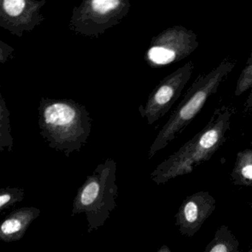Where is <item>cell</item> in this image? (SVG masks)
Wrapping results in <instances>:
<instances>
[{
	"label": "cell",
	"instance_id": "obj_1",
	"mask_svg": "<svg viewBox=\"0 0 252 252\" xmlns=\"http://www.w3.org/2000/svg\"><path fill=\"white\" fill-rule=\"evenodd\" d=\"M41 134L50 147L67 157L79 151L91 131L89 114L73 101H42L39 107Z\"/></svg>",
	"mask_w": 252,
	"mask_h": 252
},
{
	"label": "cell",
	"instance_id": "obj_2",
	"mask_svg": "<svg viewBox=\"0 0 252 252\" xmlns=\"http://www.w3.org/2000/svg\"><path fill=\"white\" fill-rule=\"evenodd\" d=\"M235 65V62L225 59L209 73H201L196 78L168 122L158 134L150 147L149 158L172 142L190 125L208 99L216 94L220 85L227 79Z\"/></svg>",
	"mask_w": 252,
	"mask_h": 252
},
{
	"label": "cell",
	"instance_id": "obj_3",
	"mask_svg": "<svg viewBox=\"0 0 252 252\" xmlns=\"http://www.w3.org/2000/svg\"><path fill=\"white\" fill-rule=\"evenodd\" d=\"M234 112L235 108L230 105L217 108L206 126L153 172V180L163 182L175 172L209 159L226 141Z\"/></svg>",
	"mask_w": 252,
	"mask_h": 252
},
{
	"label": "cell",
	"instance_id": "obj_4",
	"mask_svg": "<svg viewBox=\"0 0 252 252\" xmlns=\"http://www.w3.org/2000/svg\"><path fill=\"white\" fill-rule=\"evenodd\" d=\"M116 169L113 159L100 163L87 177L73 200L71 216L85 214L89 234L101 228L117 206L119 187L116 183Z\"/></svg>",
	"mask_w": 252,
	"mask_h": 252
},
{
	"label": "cell",
	"instance_id": "obj_5",
	"mask_svg": "<svg viewBox=\"0 0 252 252\" xmlns=\"http://www.w3.org/2000/svg\"><path fill=\"white\" fill-rule=\"evenodd\" d=\"M129 2L121 0L85 1L73 11L70 26L75 32L98 36L118 24L129 11Z\"/></svg>",
	"mask_w": 252,
	"mask_h": 252
},
{
	"label": "cell",
	"instance_id": "obj_6",
	"mask_svg": "<svg viewBox=\"0 0 252 252\" xmlns=\"http://www.w3.org/2000/svg\"><path fill=\"white\" fill-rule=\"evenodd\" d=\"M198 46L197 35L192 30L173 26L153 38L147 60L155 67H164L187 58Z\"/></svg>",
	"mask_w": 252,
	"mask_h": 252
},
{
	"label": "cell",
	"instance_id": "obj_7",
	"mask_svg": "<svg viewBox=\"0 0 252 252\" xmlns=\"http://www.w3.org/2000/svg\"><path fill=\"white\" fill-rule=\"evenodd\" d=\"M194 64L189 61L164 78L155 88L145 107L141 106L140 113L153 125L164 116L178 101L186 85L191 79Z\"/></svg>",
	"mask_w": 252,
	"mask_h": 252
},
{
	"label": "cell",
	"instance_id": "obj_8",
	"mask_svg": "<svg viewBox=\"0 0 252 252\" xmlns=\"http://www.w3.org/2000/svg\"><path fill=\"white\" fill-rule=\"evenodd\" d=\"M45 1L3 0L1 2L0 25L14 34L23 36L24 31H32L43 20L39 10Z\"/></svg>",
	"mask_w": 252,
	"mask_h": 252
},
{
	"label": "cell",
	"instance_id": "obj_9",
	"mask_svg": "<svg viewBox=\"0 0 252 252\" xmlns=\"http://www.w3.org/2000/svg\"><path fill=\"white\" fill-rule=\"evenodd\" d=\"M40 214V209L36 207H23L13 211L0 225V240L5 243L21 240Z\"/></svg>",
	"mask_w": 252,
	"mask_h": 252
},
{
	"label": "cell",
	"instance_id": "obj_10",
	"mask_svg": "<svg viewBox=\"0 0 252 252\" xmlns=\"http://www.w3.org/2000/svg\"><path fill=\"white\" fill-rule=\"evenodd\" d=\"M25 190L19 187H5L0 189V211L3 212L23 201Z\"/></svg>",
	"mask_w": 252,
	"mask_h": 252
},
{
	"label": "cell",
	"instance_id": "obj_11",
	"mask_svg": "<svg viewBox=\"0 0 252 252\" xmlns=\"http://www.w3.org/2000/svg\"><path fill=\"white\" fill-rule=\"evenodd\" d=\"M252 85V63L245 66L237 79L234 95L236 96L241 95L246 91L250 90Z\"/></svg>",
	"mask_w": 252,
	"mask_h": 252
},
{
	"label": "cell",
	"instance_id": "obj_12",
	"mask_svg": "<svg viewBox=\"0 0 252 252\" xmlns=\"http://www.w3.org/2000/svg\"><path fill=\"white\" fill-rule=\"evenodd\" d=\"M184 214L188 222H194L197 218V207L195 203L192 202L187 203L184 209Z\"/></svg>",
	"mask_w": 252,
	"mask_h": 252
},
{
	"label": "cell",
	"instance_id": "obj_13",
	"mask_svg": "<svg viewBox=\"0 0 252 252\" xmlns=\"http://www.w3.org/2000/svg\"><path fill=\"white\" fill-rule=\"evenodd\" d=\"M245 111L246 113L252 114V85L250 88V94L246 98V102L244 104Z\"/></svg>",
	"mask_w": 252,
	"mask_h": 252
},
{
	"label": "cell",
	"instance_id": "obj_14",
	"mask_svg": "<svg viewBox=\"0 0 252 252\" xmlns=\"http://www.w3.org/2000/svg\"><path fill=\"white\" fill-rule=\"evenodd\" d=\"M210 252H228V249L225 245L219 244L215 246Z\"/></svg>",
	"mask_w": 252,
	"mask_h": 252
},
{
	"label": "cell",
	"instance_id": "obj_15",
	"mask_svg": "<svg viewBox=\"0 0 252 252\" xmlns=\"http://www.w3.org/2000/svg\"><path fill=\"white\" fill-rule=\"evenodd\" d=\"M252 63V51H251L250 56H249V58H248L247 62H246V65H248V64H251Z\"/></svg>",
	"mask_w": 252,
	"mask_h": 252
},
{
	"label": "cell",
	"instance_id": "obj_16",
	"mask_svg": "<svg viewBox=\"0 0 252 252\" xmlns=\"http://www.w3.org/2000/svg\"><path fill=\"white\" fill-rule=\"evenodd\" d=\"M158 252H169V251L167 250L166 248L163 247Z\"/></svg>",
	"mask_w": 252,
	"mask_h": 252
},
{
	"label": "cell",
	"instance_id": "obj_17",
	"mask_svg": "<svg viewBox=\"0 0 252 252\" xmlns=\"http://www.w3.org/2000/svg\"><path fill=\"white\" fill-rule=\"evenodd\" d=\"M251 144H252V141H251Z\"/></svg>",
	"mask_w": 252,
	"mask_h": 252
}]
</instances>
